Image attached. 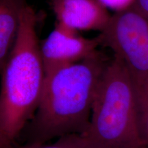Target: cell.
I'll return each mask as SVG.
<instances>
[{
    "label": "cell",
    "instance_id": "cell-1",
    "mask_svg": "<svg viewBox=\"0 0 148 148\" xmlns=\"http://www.w3.org/2000/svg\"><path fill=\"white\" fill-rule=\"evenodd\" d=\"M110 60L98 49L80 62L45 75L39 105L18 142L45 144L66 135L84 134L98 86Z\"/></svg>",
    "mask_w": 148,
    "mask_h": 148
},
{
    "label": "cell",
    "instance_id": "cell-2",
    "mask_svg": "<svg viewBox=\"0 0 148 148\" xmlns=\"http://www.w3.org/2000/svg\"><path fill=\"white\" fill-rule=\"evenodd\" d=\"M38 16L27 2L16 44L5 63L0 88V148H14L36 113L45 72L37 33Z\"/></svg>",
    "mask_w": 148,
    "mask_h": 148
},
{
    "label": "cell",
    "instance_id": "cell-3",
    "mask_svg": "<svg viewBox=\"0 0 148 148\" xmlns=\"http://www.w3.org/2000/svg\"><path fill=\"white\" fill-rule=\"evenodd\" d=\"M84 134L106 148H146L138 129L132 78L115 55L101 77Z\"/></svg>",
    "mask_w": 148,
    "mask_h": 148
},
{
    "label": "cell",
    "instance_id": "cell-4",
    "mask_svg": "<svg viewBox=\"0 0 148 148\" xmlns=\"http://www.w3.org/2000/svg\"><path fill=\"white\" fill-rule=\"evenodd\" d=\"M101 47L121 58L135 88L148 83V21L132 6L114 12L98 34Z\"/></svg>",
    "mask_w": 148,
    "mask_h": 148
},
{
    "label": "cell",
    "instance_id": "cell-5",
    "mask_svg": "<svg viewBox=\"0 0 148 148\" xmlns=\"http://www.w3.org/2000/svg\"><path fill=\"white\" fill-rule=\"evenodd\" d=\"M101 47L97 36L87 38L78 32L56 23L48 36L40 41L45 75L59 68L80 62Z\"/></svg>",
    "mask_w": 148,
    "mask_h": 148
},
{
    "label": "cell",
    "instance_id": "cell-6",
    "mask_svg": "<svg viewBox=\"0 0 148 148\" xmlns=\"http://www.w3.org/2000/svg\"><path fill=\"white\" fill-rule=\"evenodd\" d=\"M56 23L73 30H98L106 27L111 17L99 0H50Z\"/></svg>",
    "mask_w": 148,
    "mask_h": 148
},
{
    "label": "cell",
    "instance_id": "cell-7",
    "mask_svg": "<svg viewBox=\"0 0 148 148\" xmlns=\"http://www.w3.org/2000/svg\"><path fill=\"white\" fill-rule=\"evenodd\" d=\"M26 0H0V73L15 45Z\"/></svg>",
    "mask_w": 148,
    "mask_h": 148
},
{
    "label": "cell",
    "instance_id": "cell-8",
    "mask_svg": "<svg viewBox=\"0 0 148 148\" xmlns=\"http://www.w3.org/2000/svg\"><path fill=\"white\" fill-rule=\"evenodd\" d=\"M14 148H106L85 134H73L57 138L50 144H18Z\"/></svg>",
    "mask_w": 148,
    "mask_h": 148
},
{
    "label": "cell",
    "instance_id": "cell-9",
    "mask_svg": "<svg viewBox=\"0 0 148 148\" xmlns=\"http://www.w3.org/2000/svg\"><path fill=\"white\" fill-rule=\"evenodd\" d=\"M138 125L142 141L148 148V83L135 88Z\"/></svg>",
    "mask_w": 148,
    "mask_h": 148
},
{
    "label": "cell",
    "instance_id": "cell-10",
    "mask_svg": "<svg viewBox=\"0 0 148 148\" xmlns=\"http://www.w3.org/2000/svg\"><path fill=\"white\" fill-rule=\"evenodd\" d=\"M107 9L110 8L119 12L128 8L132 4L134 0H99Z\"/></svg>",
    "mask_w": 148,
    "mask_h": 148
},
{
    "label": "cell",
    "instance_id": "cell-11",
    "mask_svg": "<svg viewBox=\"0 0 148 148\" xmlns=\"http://www.w3.org/2000/svg\"><path fill=\"white\" fill-rule=\"evenodd\" d=\"M131 6L148 21V0H134Z\"/></svg>",
    "mask_w": 148,
    "mask_h": 148
}]
</instances>
